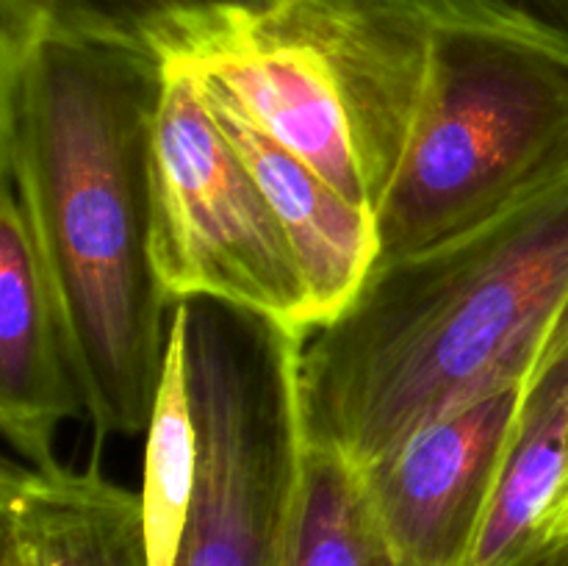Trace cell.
<instances>
[{"label":"cell","mask_w":568,"mask_h":566,"mask_svg":"<svg viewBox=\"0 0 568 566\" xmlns=\"http://www.w3.org/2000/svg\"><path fill=\"white\" fill-rule=\"evenodd\" d=\"M164 64L109 39L0 31V178L53 275L92 422L144 436L170 311L153 264V137Z\"/></svg>","instance_id":"obj_1"},{"label":"cell","mask_w":568,"mask_h":566,"mask_svg":"<svg viewBox=\"0 0 568 566\" xmlns=\"http://www.w3.org/2000/svg\"><path fill=\"white\" fill-rule=\"evenodd\" d=\"M568 303V170L466 231L377 261L308 333L300 400L314 449L366 469L427 422L527 381Z\"/></svg>","instance_id":"obj_2"},{"label":"cell","mask_w":568,"mask_h":566,"mask_svg":"<svg viewBox=\"0 0 568 566\" xmlns=\"http://www.w3.org/2000/svg\"><path fill=\"white\" fill-rule=\"evenodd\" d=\"M433 39L425 111L375 209L377 261L466 231L568 170V67L508 44Z\"/></svg>","instance_id":"obj_3"},{"label":"cell","mask_w":568,"mask_h":566,"mask_svg":"<svg viewBox=\"0 0 568 566\" xmlns=\"http://www.w3.org/2000/svg\"><path fill=\"white\" fill-rule=\"evenodd\" d=\"M197 481L175 566H283L308 483L300 350L264 331L192 338Z\"/></svg>","instance_id":"obj_4"},{"label":"cell","mask_w":568,"mask_h":566,"mask_svg":"<svg viewBox=\"0 0 568 566\" xmlns=\"http://www.w3.org/2000/svg\"><path fill=\"white\" fill-rule=\"evenodd\" d=\"M153 264L166 297L220 300L308 336L303 266L186 67L164 64L153 137Z\"/></svg>","instance_id":"obj_5"},{"label":"cell","mask_w":568,"mask_h":566,"mask_svg":"<svg viewBox=\"0 0 568 566\" xmlns=\"http://www.w3.org/2000/svg\"><path fill=\"white\" fill-rule=\"evenodd\" d=\"M155 59L214 78L266 137L372 209L336 70L292 0L272 11H222L192 22L161 42Z\"/></svg>","instance_id":"obj_6"},{"label":"cell","mask_w":568,"mask_h":566,"mask_svg":"<svg viewBox=\"0 0 568 566\" xmlns=\"http://www.w3.org/2000/svg\"><path fill=\"white\" fill-rule=\"evenodd\" d=\"M527 392L530 377L483 394L358 469L372 514L405 566H469Z\"/></svg>","instance_id":"obj_7"},{"label":"cell","mask_w":568,"mask_h":566,"mask_svg":"<svg viewBox=\"0 0 568 566\" xmlns=\"http://www.w3.org/2000/svg\"><path fill=\"white\" fill-rule=\"evenodd\" d=\"M87 416L75 347L20 192L0 178V427L22 464H55L64 422Z\"/></svg>","instance_id":"obj_8"},{"label":"cell","mask_w":568,"mask_h":566,"mask_svg":"<svg viewBox=\"0 0 568 566\" xmlns=\"http://www.w3.org/2000/svg\"><path fill=\"white\" fill-rule=\"evenodd\" d=\"M194 75L220 128L236 144L281 220L311 289L316 327L325 325L353 303L381 259L375 211L347 198L314 166L266 137L222 83L200 72Z\"/></svg>","instance_id":"obj_9"},{"label":"cell","mask_w":568,"mask_h":566,"mask_svg":"<svg viewBox=\"0 0 568 566\" xmlns=\"http://www.w3.org/2000/svg\"><path fill=\"white\" fill-rule=\"evenodd\" d=\"M0 522L20 566H150L142 494L94 458L87 469L3 461Z\"/></svg>","instance_id":"obj_10"},{"label":"cell","mask_w":568,"mask_h":566,"mask_svg":"<svg viewBox=\"0 0 568 566\" xmlns=\"http://www.w3.org/2000/svg\"><path fill=\"white\" fill-rule=\"evenodd\" d=\"M568 486V372L530 375L525 414L494 486L469 566H516L547 547V525Z\"/></svg>","instance_id":"obj_11"},{"label":"cell","mask_w":568,"mask_h":566,"mask_svg":"<svg viewBox=\"0 0 568 566\" xmlns=\"http://www.w3.org/2000/svg\"><path fill=\"white\" fill-rule=\"evenodd\" d=\"M197 481V431L183 355V322L175 303L170 311V342L159 397L144 433L142 508L150 566H175L183 530L192 514Z\"/></svg>","instance_id":"obj_12"},{"label":"cell","mask_w":568,"mask_h":566,"mask_svg":"<svg viewBox=\"0 0 568 566\" xmlns=\"http://www.w3.org/2000/svg\"><path fill=\"white\" fill-rule=\"evenodd\" d=\"M286 0H0V31H61L133 44L161 42L222 11H272Z\"/></svg>","instance_id":"obj_13"},{"label":"cell","mask_w":568,"mask_h":566,"mask_svg":"<svg viewBox=\"0 0 568 566\" xmlns=\"http://www.w3.org/2000/svg\"><path fill=\"white\" fill-rule=\"evenodd\" d=\"M283 566H405L366 499L361 472L311 447L303 514Z\"/></svg>","instance_id":"obj_14"},{"label":"cell","mask_w":568,"mask_h":566,"mask_svg":"<svg viewBox=\"0 0 568 566\" xmlns=\"http://www.w3.org/2000/svg\"><path fill=\"white\" fill-rule=\"evenodd\" d=\"M349 3L430 37L508 44L568 67V0H349Z\"/></svg>","instance_id":"obj_15"},{"label":"cell","mask_w":568,"mask_h":566,"mask_svg":"<svg viewBox=\"0 0 568 566\" xmlns=\"http://www.w3.org/2000/svg\"><path fill=\"white\" fill-rule=\"evenodd\" d=\"M547 366H564V370L568 372V303L564 305V311H560L552 333H549L547 347H544V353H541V358H538V366L532 370V375H536L538 370H547Z\"/></svg>","instance_id":"obj_16"},{"label":"cell","mask_w":568,"mask_h":566,"mask_svg":"<svg viewBox=\"0 0 568 566\" xmlns=\"http://www.w3.org/2000/svg\"><path fill=\"white\" fill-rule=\"evenodd\" d=\"M516 566H568V542H552Z\"/></svg>","instance_id":"obj_17"},{"label":"cell","mask_w":568,"mask_h":566,"mask_svg":"<svg viewBox=\"0 0 568 566\" xmlns=\"http://www.w3.org/2000/svg\"><path fill=\"white\" fill-rule=\"evenodd\" d=\"M552 542H568V486L560 497V503L555 505L552 516H549L547 525V544Z\"/></svg>","instance_id":"obj_18"},{"label":"cell","mask_w":568,"mask_h":566,"mask_svg":"<svg viewBox=\"0 0 568 566\" xmlns=\"http://www.w3.org/2000/svg\"><path fill=\"white\" fill-rule=\"evenodd\" d=\"M0 566H20V564H17V558H14V555H11L9 549L3 547V560H0Z\"/></svg>","instance_id":"obj_19"}]
</instances>
